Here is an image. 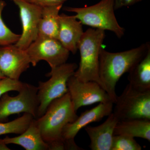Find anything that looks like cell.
<instances>
[{
  "label": "cell",
  "instance_id": "6da1fadb",
  "mask_svg": "<svg viewBox=\"0 0 150 150\" xmlns=\"http://www.w3.org/2000/svg\"><path fill=\"white\" fill-rule=\"evenodd\" d=\"M150 48L149 42H146L137 48L118 53L101 49L99 56V77L113 103L117 98L115 86L119 79L125 73H129Z\"/></svg>",
  "mask_w": 150,
  "mask_h": 150
},
{
  "label": "cell",
  "instance_id": "7a4b0ae2",
  "mask_svg": "<svg viewBox=\"0 0 150 150\" xmlns=\"http://www.w3.org/2000/svg\"><path fill=\"white\" fill-rule=\"evenodd\" d=\"M105 37L103 30L90 28L84 32L78 45L79 66L74 74L80 81L96 82L103 89L99 75V56Z\"/></svg>",
  "mask_w": 150,
  "mask_h": 150
},
{
  "label": "cell",
  "instance_id": "3957f363",
  "mask_svg": "<svg viewBox=\"0 0 150 150\" xmlns=\"http://www.w3.org/2000/svg\"><path fill=\"white\" fill-rule=\"evenodd\" d=\"M78 117L68 92L52 101L45 113L35 121L43 140L48 144L62 139L64 127Z\"/></svg>",
  "mask_w": 150,
  "mask_h": 150
},
{
  "label": "cell",
  "instance_id": "277c9868",
  "mask_svg": "<svg viewBox=\"0 0 150 150\" xmlns=\"http://www.w3.org/2000/svg\"><path fill=\"white\" fill-rule=\"evenodd\" d=\"M114 0H101L97 4L83 8L66 7L64 9L74 13L83 25L114 33L118 38L124 35L125 29L118 24L114 13Z\"/></svg>",
  "mask_w": 150,
  "mask_h": 150
},
{
  "label": "cell",
  "instance_id": "5b68a950",
  "mask_svg": "<svg viewBox=\"0 0 150 150\" xmlns=\"http://www.w3.org/2000/svg\"><path fill=\"white\" fill-rule=\"evenodd\" d=\"M77 68L75 63H65L51 69V71L46 75L50 77L48 80L39 82L37 92L39 105L36 118L41 117L45 113L52 101L68 92L67 82Z\"/></svg>",
  "mask_w": 150,
  "mask_h": 150
},
{
  "label": "cell",
  "instance_id": "8992f818",
  "mask_svg": "<svg viewBox=\"0 0 150 150\" xmlns=\"http://www.w3.org/2000/svg\"><path fill=\"white\" fill-rule=\"evenodd\" d=\"M114 104L112 112L119 121L150 120V90H140L129 83Z\"/></svg>",
  "mask_w": 150,
  "mask_h": 150
},
{
  "label": "cell",
  "instance_id": "52a82bcc",
  "mask_svg": "<svg viewBox=\"0 0 150 150\" xmlns=\"http://www.w3.org/2000/svg\"><path fill=\"white\" fill-rule=\"evenodd\" d=\"M18 95L11 96L8 92L3 95L0 99V122H6L8 117L24 112L36 118L39 103L38 87L24 83Z\"/></svg>",
  "mask_w": 150,
  "mask_h": 150
},
{
  "label": "cell",
  "instance_id": "ba28073f",
  "mask_svg": "<svg viewBox=\"0 0 150 150\" xmlns=\"http://www.w3.org/2000/svg\"><path fill=\"white\" fill-rule=\"evenodd\" d=\"M25 50L33 67L40 61H44L51 69L66 63L70 54L58 39L40 35H38Z\"/></svg>",
  "mask_w": 150,
  "mask_h": 150
},
{
  "label": "cell",
  "instance_id": "9c48e42d",
  "mask_svg": "<svg viewBox=\"0 0 150 150\" xmlns=\"http://www.w3.org/2000/svg\"><path fill=\"white\" fill-rule=\"evenodd\" d=\"M67 88L76 112L80 108L97 103L113 102L105 90L96 82L80 81L73 75L68 80Z\"/></svg>",
  "mask_w": 150,
  "mask_h": 150
},
{
  "label": "cell",
  "instance_id": "30bf717a",
  "mask_svg": "<svg viewBox=\"0 0 150 150\" xmlns=\"http://www.w3.org/2000/svg\"><path fill=\"white\" fill-rule=\"evenodd\" d=\"M19 9L22 25V33L15 43L18 48L25 50L35 40L38 35V25L42 8L25 0H10Z\"/></svg>",
  "mask_w": 150,
  "mask_h": 150
},
{
  "label": "cell",
  "instance_id": "8fae6325",
  "mask_svg": "<svg viewBox=\"0 0 150 150\" xmlns=\"http://www.w3.org/2000/svg\"><path fill=\"white\" fill-rule=\"evenodd\" d=\"M30 64L26 50L15 44L0 46V70L6 77L19 80Z\"/></svg>",
  "mask_w": 150,
  "mask_h": 150
},
{
  "label": "cell",
  "instance_id": "7c38bea8",
  "mask_svg": "<svg viewBox=\"0 0 150 150\" xmlns=\"http://www.w3.org/2000/svg\"><path fill=\"white\" fill-rule=\"evenodd\" d=\"M113 104L112 101L100 103L96 107L81 113L74 121L65 126L62 131V138L64 139H74L81 129L90 123L101 121L112 113Z\"/></svg>",
  "mask_w": 150,
  "mask_h": 150
},
{
  "label": "cell",
  "instance_id": "4fadbf2b",
  "mask_svg": "<svg viewBox=\"0 0 150 150\" xmlns=\"http://www.w3.org/2000/svg\"><path fill=\"white\" fill-rule=\"evenodd\" d=\"M82 24L75 16L59 14L57 39L65 48L75 54L83 33Z\"/></svg>",
  "mask_w": 150,
  "mask_h": 150
},
{
  "label": "cell",
  "instance_id": "5bb4252c",
  "mask_svg": "<svg viewBox=\"0 0 150 150\" xmlns=\"http://www.w3.org/2000/svg\"><path fill=\"white\" fill-rule=\"evenodd\" d=\"M99 126H87L85 130L91 141L89 147L92 150H111L115 126L119 121L113 112Z\"/></svg>",
  "mask_w": 150,
  "mask_h": 150
},
{
  "label": "cell",
  "instance_id": "9a60e30c",
  "mask_svg": "<svg viewBox=\"0 0 150 150\" xmlns=\"http://www.w3.org/2000/svg\"><path fill=\"white\" fill-rule=\"evenodd\" d=\"M3 140L6 144L19 145L26 150H49L48 144L43 140L34 119L20 136L15 137L6 136Z\"/></svg>",
  "mask_w": 150,
  "mask_h": 150
},
{
  "label": "cell",
  "instance_id": "2e32d148",
  "mask_svg": "<svg viewBox=\"0 0 150 150\" xmlns=\"http://www.w3.org/2000/svg\"><path fill=\"white\" fill-rule=\"evenodd\" d=\"M114 135L138 137L150 142V120L134 119L119 121L115 126Z\"/></svg>",
  "mask_w": 150,
  "mask_h": 150
},
{
  "label": "cell",
  "instance_id": "e0dca14e",
  "mask_svg": "<svg viewBox=\"0 0 150 150\" xmlns=\"http://www.w3.org/2000/svg\"><path fill=\"white\" fill-rule=\"evenodd\" d=\"M63 5L42 8L38 25V35L57 39L59 11Z\"/></svg>",
  "mask_w": 150,
  "mask_h": 150
},
{
  "label": "cell",
  "instance_id": "ac0fdd59",
  "mask_svg": "<svg viewBox=\"0 0 150 150\" xmlns=\"http://www.w3.org/2000/svg\"><path fill=\"white\" fill-rule=\"evenodd\" d=\"M129 73V84L140 90H150V48Z\"/></svg>",
  "mask_w": 150,
  "mask_h": 150
},
{
  "label": "cell",
  "instance_id": "d6986e66",
  "mask_svg": "<svg viewBox=\"0 0 150 150\" xmlns=\"http://www.w3.org/2000/svg\"><path fill=\"white\" fill-rule=\"evenodd\" d=\"M34 117L24 113L21 117L8 122H0V136L9 134H21L25 131Z\"/></svg>",
  "mask_w": 150,
  "mask_h": 150
},
{
  "label": "cell",
  "instance_id": "ffe728a7",
  "mask_svg": "<svg viewBox=\"0 0 150 150\" xmlns=\"http://www.w3.org/2000/svg\"><path fill=\"white\" fill-rule=\"evenodd\" d=\"M6 5L5 1L0 0V46L15 44L21 36L11 30L3 21L2 13Z\"/></svg>",
  "mask_w": 150,
  "mask_h": 150
},
{
  "label": "cell",
  "instance_id": "44dd1931",
  "mask_svg": "<svg viewBox=\"0 0 150 150\" xmlns=\"http://www.w3.org/2000/svg\"><path fill=\"white\" fill-rule=\"evenodd\" d=\"M142 147L134 138L124 135H114L111 150H141Z\"/></svg>",
  "mask_w": 150,
  "mask_h": 150
},
{
  "label": "cell",
  "instance_id": "7402d4cb",
  "mask_svg": "<svg viewBox=\"0 0 150 150\" xmlns=\"http://www.w3.org/2000/svg\"><path fill=\"white\" fill-rule=\"evenodd\" d=\"M24 83L19 80L7 77L4 78L0 80V98L6 93L11 91H20Z\"/></svg>",
  "mask_w": 150,
  "mask_h": 150
},
{
  "label": "cell",
  "instance_id": "603a6c76",
  "mask_svg": "<svg viewBox=\"0 0 150 150\" xmlns=\"http://www.w3.org/2000/svg\"><path fill=\"white\" fill-rule=\"evenodd\" d=\"M41 7L63 5L67 0H25Z\"/></svg>",
  "mask_w": 150,
  "mask_h": 150
},
{
  "label": "cell",
  "instance_id": "cb8c5ba5",
  "mask_svg": "<svg viewBox=\"0 0 150 150\" xmlns=\"http://www.w3.org/2000/svg\"><path fill=\"white\" fill-rule=\"evenodd\" d=\"M144 0H114V10L121 8L123 7L130 6Z\"/></svg>",
  "mask_w": 150,
  "mask_h": 150
},
{
  "label": "cell",
  "instance_id": "d4e9b609",
  "mask_svg": "<svg viewBox=\"0 0 150 150\" xmlns=\"http://www.w3.org/2000/svg\"><path fill=\"white\" fill-rule=\"evenodd\" d=\"M7 145L5 144L3 139H0V150H10L11 149Z\"/></svg>",
  "mask_w": 150,
  "mask_h": 150
},
{
  "label": "cell",
  "instance_id": "484cf974",
  "mask_svg": "<svg viewBox=\"0 0 150 150\" xmlns=\"http://www.w3.org/2000/svg\"><path fill=\"white\" fill-rule=\"evenodd\" d=\"M5 77H6L4 76V74H2V73L1 71V70H0V80L2 79H3Z\"/></svg>",
  "mask_w": 150,
  "mask_h": 150
}]
</instances>
